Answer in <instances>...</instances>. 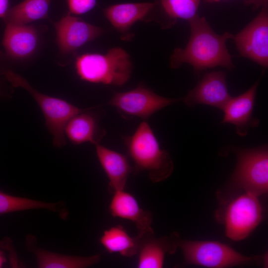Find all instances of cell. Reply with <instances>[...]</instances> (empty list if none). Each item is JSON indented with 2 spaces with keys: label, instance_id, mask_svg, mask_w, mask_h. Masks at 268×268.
<instances>
[{
  "label": "cell",
  "instance_id": "cell-28",
  "mask_svg": "<svg viewBox=\"0 0 268 268\" xmlns=\"http://www.w3.org/2000/svg\"><path fill=\"white\" fill-rule=\"evenodd\" d=\"M213 0V1H218V0Z\"/></svg>",
  "mask_w": 268,
  "mask_h": 268
},
{
  "label": "cell",
  "instance_id": "cell-13",
  "mask_svg": "<svg viewBox=\"0 0 268 268\" xmlns=\"http://www.w3.org/2000/svg\"><path fill=\"white\" fill-rule=\"evenodd\" d=\"M138 234L142 236L137 254L138 268H162L165 255L174 254L178 248L172 233L169 236L156 237L152 228Z\"/></svg>",
  "mask_w": 268,
  "mask_h": 268
},
{
  "label": "cell",
  "instance_id": "cell-20",
  "mask_svg": "<svg viewBox=\"0 0 268 268\" xmlns=\"http://www.w3.org/2000/svg\"><path fill=\"white\" fill-rule=\"evenodd\" d=\"M141 240V234L132 237L123 226L119 225L106 230L100 242L110 253H119L123 256L132 258L137 255Z\"/></svg>",
  "mask_w": 268,
  "mask_h": 268
},
{
  "label": "cell",
  "instance_id": "cell-26",
  "mask_svg": "<svg viewBox=\"0 0 268 268\" xmlns=\"http://www.w3.org/2000/svg\"><path fill=\"white\" fill-rule=\"evenodd\" d=\"M6 262V259L3 252L0 250V268L2 267Z\"/></svg>",
  "mask_w": 268,
  "mask_h": 268
},
{
  "label": "cell",
  "instance_id": "cell-3",
  "mask_svg": "<svg viewBox=\"0 0 268 268\" xmlns=\"http://www.w3.org/2000/svg\"><path fill=\"white\" fill-rule=\"evenodd\" d=\"M129 156L134 163L135 174L148 172L153 183L167 179L172 174L174 164L168 152L161 149L152 129L142 122L134 134L124 138Z\"/></svg>",
  "mask_w": 268,
  "mask_h": 268
},
{
  "label": "cell",
  "instance_id": "cell-27",
  "mask_svg": "<svg viewBox=\"0 0 268 268\" xmlns=\"http://www.w3.org/2000/svg\"><path fill=\"white\" fill-rule=\"evenodd\" d=\"M3 53L0 51V60L2 59L3 58Z\"/></svg>",
  "mask_w": 268,
  "mask_h": 268
},
{
  "label": "cell",
  "instance_id": "cell-9",
  "mask_svg": "<svg viewBox=\"0 0 268 268\" xmlns=\"http://www.w3.org/2000/svg\"><path fill=\"white\" fill-rule=\"evenodd\" d=\"M232 38L241 56L267 67L268 15L265 8Z\"/></svg>",
  "mask_w": 268,
  "mask_h": 268
},
{
  "label": "cell",
  "instance_id": "cell-23",
  "mask_svg": "<svg viewBox=\"0 0 268 268\" xmlns=\"http://www.w3.org/2000/svg\"><path fill=\"white\" fill-rule=\"evenodd\" d=\"M201 0H161L163 9L173 19L190 20L197 14Z\"/></svg>",
  "mask_w": 268,
  "mask_h": 268
},
{
  "label": "cell",
  "instance_id": "cell-21",
  "mask_svg": "<svg viewBox=\"0 0 268 268\" xmlns=\"http://www.w3.org/2000/svg\"><path fill=\"white\" fill-rule=\"evenodd\" d=\"M51 0H24L9 8L3 17L7 24L23 25L47 17Z\"/></svg>",
  "mask_w": 268,
  "mask_h": 268
},
{
  "label": "cell",
  "instance_id": "cell-19",
  "mask_svg": "<svg viewBox=\"0 0 268 268\" xmlns=\"http://www.w3.org/2000/svg\"><path fill=\"white\" fill-rule=\"evenodd\" d=\"M26 246L36 256L40 268H85L97 264L101 258L100 254L89 257L56 254L33 246L27 241Z\"/></svg>",
  "mask_w": 268,
  "mask_h": 268
},
{
  "label": "cell",
  "instance_id": "cell-14",
  "mask_svg": "<svg viewBox=\"0 0 268 268\" xmlns=\"http://www.w3.org/2000/svg\"><path fill=\"white\" fill-rule=\"evenodd\" d=\"M109 210L113 216L128 219L134 223L138 233L152 229L151 212L141 208L135 198L124 190L114 193Z\"/></svg>",
  "mask_w": 268,
  "mask_h": 268
},
{
  "label": "cell",
  "instance_id": "cell-25",
  "mask_svg": "<svg viewBox=\"0 0 268 268\" xmlns=\"http://www.w3.org/2000/svg\"><path fill=\"white\" fill-rule=\"evenodd\" d=\"M10 1V0H0V18H3L9 9Z\"/></svg>",
  "mask_w": 268,
  "mask_h": 268
},
{
  "label": "cell",
  "instance_id": "cell-11",
  "mask_svg": "<svg viewBox=\"0 0 268 268\" xmlns=\"http://www.w3.org/2000/svg\"><path fill=\"white\" fill-rule=\"evenodd\" d=\"M58 46L63 53L73 52L102 33V29L67 14L54 23Z\"/></svg>",
  "mask_w": 268,
  "mask_h": 268
},
{
  "label": "cell",
  "instance_id": "cell-10",
  "mask_svg": "<svg viewBox=\"0 0 268 268\" xmlns=\"http://www.w3.org/2000/svg\"><path fill=\"white\" fill-rule=\"evenodd\" d=\"M231 97L227 88L226 73L213 71L206 73L183 101L188 106L206 104L222 111Z\"/></svg>",
  "mask_w": 268,
  "mask_h": 268
},
{
  "label": "cell",
  "instance_id": "cell-2",
  "mask_svg": "<svg viewBox=\"0 0 268 268\" xmlns=\"http://www.w3.org/2000/svg\"><path fill=\"white\" fill-rule=\"evenodd\" d=\"M237 165L228 183L218 192L220 202L242 192L258 197L268 191V150L267 145L235 149Z\"/></svg>",
  "mask_w": 268,
  "mask_h": 268
},
{
  "label": "cell",
  "instance_id": "cell-24",
  "mask_svg": "<svg viewBox=\"0 0 268 268\" xmlns=\"http://www.w3.org/2000/svg\"><path fill=\"white\" fill-rule=\"evenodd\" d=\"M96 2V0H67L70 12L75 14L89 11L95 6Z\"/></svg>",
  "mask_w": 268,
  "mask_h": 268
},
{
  "label": "cell",
  "instance_id": "cell-1",
  "mask_svg": "<svg viewBox=\"0 0 268 268\" xmlns=\"http://www.w3.org/2000/svg\"><path fill=\"white\" fill-rule=\"evenodd\" d=\"M191 36L184 49L177 48L170 58V66L177 68L188 63L196 73L208 68L220 66L234 68L231 57L226 48L227 39L233 35L226 32L218 35L213 31L204 17L198 15L189 21Z\"/></svg>",
  "mask_w": 268,
  "mask_h": 268
},
{
  "label": "cell",
  "instance_id": "cell-15",
  "mask_svg": "<svg viewBox=\"0 0 268 268\" xmlns=\"http://www.w3.org/2000/svg\"><path fill=\"white\" fill-rule=\"evenodd\" d=\"M36 29L30 25L7 24L2 45L8 55L16 58H25L31 55L38 45Z\"/></svg>",
  "mask_w": 268,
  "mask_h": 268
},
{
  "label": "cell",
  "instance_id": "cell-17",
  "mask_svg": "<svg viewBox=\"0 0 268 268\" xmlns=\"http://www.w3.org/2000/svg\"><path fill=\"white\" fill-rule=\"evenodd\" d=\"M92 109H85L67 123L65 128V136L72 143L90 142L96 145L105 134L99 128L97 118Z\"/></svg>",
  "mask_w": 268,
  "mask_h": 268
},
{
  "label": "cell",
  "instance_id": "cell-18",
  "mask_svg": "<svg viewBox=\"0 0 268 268\" xmlns=\"http://www.w3.org/2000/svg\"><path fill=\"white\" fill-rule=\"evenodd\" d=\"M153 6V3L151 2L117 4L107 7L104 12L116 29L125 32L135 22L142 19Z\"/></svg>",
  "mask_w": 268,
  "mask_h": 268
},
{
  "label": "cell",
  "instance_id": "cell-5",
  "mask_svg": "<svg viewBox=\"0 0 268 268\" xmlns=\"http://www.w3.org/2000/svg\"><path fill=\"white\" fill-rule=\"evenodd\" d=\"M175 242L182 251L186 264L210 268H224L259 264L260 256H245L227 244L217 241L188 240L172 233Z\"/></svg>",
  "mask_w": 268,
  "mask_h": 268
},
{
  "label": "cell",
  "instance_id": "cell-16",
  "mask_svg": "<svg viewBox=\"0 0 268 268\" xmlns=\"http://www.w3.org/2000/svg\"><path fill=\"white\" fill-rule=\"evenodd\" d=\"M95 145L99 162L109 178L110 190L113 193L124 190L128 176L133 170L127 158L99 143Z\"/></svg>",
  "mask_w": 268,
  "mask_h": 268
},
{
  "label": "cell",
  "instance_id": "cell-7",
  "mask_svg": "<svg viewBox=\"0 0 268 268\" xmlns=\"http://www.w3.org/2000/svg\"><path fill=\"white\" fill-rule=\"evenodd\" d=\"M3 74L13 87L23 88L32 96L43 113L46 127L53 136V145L58 148L64 146L66 143L65 128L67 123L85 109L40 92L22 76L10 70L6 71Z\"/></svg>",
  "mask_w": 268,
  "mask_h": 268
},
{
  "label": "cell",
  "instance_id": "cell-12",
  "mask_svg": "<svg viewBox=\"0 0 268 268\" xmlns=\"http://www.w3.org/2000/svg\"><path fill=\"white\" fill-rule=\"evenodd\" d=\"M259 82V80L243 94L231 97L222 110L224 116L221 123L235 125L239 135H247L249 128L259 124V120L253 116Z\"/></svg>",
  "mask_w": 268,
  "mask_h": 268
},
{
  "label": "cell",
  "instance_id": "cell-8",
  "mask_svg": "<svg viewBox=\"0 0 268 268\" xmlns=\"http://www.w3.org/2000/svg\"><path fill=\"white\" fill-rule=\"evenodd\" d=\"M179 101L159 96L140 85L129 91L115 93L108 104L124 114L146 119L159 110Z\"/></svg>",
  "mask_w": 268,
  "mask_h": 268
},
{
  "label": "cell",
  "instance_id": "cell-6",
  "mask_svg": "<svg viewBox=\"0 0 268 268\" xmlns=\"http://www.w3.org/2000/svg\"><path fill=\"white\" fill-rule=\"evenodd\" d=\"M263 212L258 197L242 192L220 203L215 217L224 224L226 236L238 241L246 239L258 227Z\"/></svg>",
  "mask_w": 268,
  "mask_h": 268
},
{
  "label": "cell",
  "instance_id": "cell-4",
  "mask_svg": "<svg viewBox=\"0 0 268 268\" xmlns=\"http://www.w3.org/2000/svg\"><path fill=\"white\" fill-rule=\"evenodd\" d=\"M77 73L88 82L121 86L130 78L132 70L128 54L119 47L105 54H86L77 58Z\"/></svg>",
  "mask_w": 268,
  "mask_h": 268
},
{
  "label": "cell",
  "instance_id": "cell-22",
  "mask_svg": "<svg viewBox=\"0 0 268 268\" xmlns=\"http://www.w3.org/2000/svg\"><path fill=\"white\" fill-rule=\"evenodd\" d=\"M64 205V203L62 201L46 202L14 197L0 191V215L15 211L43 208L59 212L60 214L62 213L63 218H66L67 214Z\"/></svg>",
  "mask_w": 268,
  "mask_h": 268
}]
</instances>
